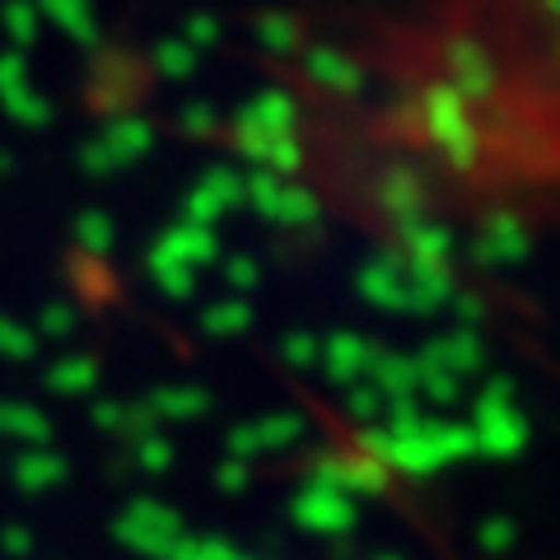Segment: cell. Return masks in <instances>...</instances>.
I'll return each mask as SVG.
<instances>
[{
  "instance_id": "6da1fadb",
  "label": "cell",
  "mask_w": 560,
  "mask_h": 560,
  "mask_svg": "<svg viewBox=\"0 0 560 560\" xmlns=\"http://www.w3.org/2000/svg\"><path fill=\"white\" fill-rule=\"evenodd\" d=\"M276 80V145L341 224L560 238V0H323Z\"/></svg>"
}]
</instances>
